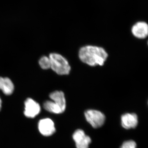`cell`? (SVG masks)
Wrapping results in <instances>:
<instances>
[{"mask_svg": "<svg viewBox=\"0 0 148 148\" xmlns=\"http://www.w3.org/2000/svg\"><path fill=\"white\" fill-rule=\"evenodd\" d=\"M79 57L81 61L88 66H102L108 57V54L103 48L87 45L79 49Z\"/></svg>", "mask_w": 148, "mask_h": 148, "instance_id": "obj_1", "label": "cell"}, {"mask_svg": "<svg viewBox=\"0 0 148 148\" xmlns=\"http://www.w3.org/2000/svg\"><path fill=\"white\" fill-rule=\"evenodd\" d=\"M50 68L59 75H67L70 73L71 67L68 61L62 55L57 53L49 55Z\"/></svg>", "mask_w": 148, "mask_h": 148, "instance_id": "obj_2", "label": "cell"}, {"mask_svg": "<svg viewBox=\"0 0 148 148\" xmlns=\"http://www.w3.org/2000/svg\"><path fill=\"white\" fill-rule=\"evenodd\" d=\"M84 115L86 121L95 128L101 127L106 120L105 115L96 110H88L85 112Z\"/></svg>", "mask_w": 148, "mask_h": 148, "instance_id": "obj_3", "label": "cell"}, {"mask_svg": "<svg viewBox=\"0 0 148 148\" xmlns=\"http://www.w3.org/2000/svg\"><path fill=\"white\" fill-rule=\"evenodd\" d=\"M25 116L29 118H34L40 113V107L39 104L32 98H27L24 103Z\"/></svg>", "mask_w": 148, "mask_h": 148, "instance_id": "obj_4", "label": "cell"}, {"mask_svg": "<svg viewBox=\"0 0 148 148\" xmlns=\"http://www.w3.org/2000/svg\"><path fill=\"white\" fill-rule=\"evenodd\" d=\"M73 139L76 143L77 148H88L91 142L90 137L86 135L83 130L80 129L74 132Z\"/></svg>", "mask_w": 148, "mask_h": 148, "instance_id": "obj_5", "label": "cell"}, {"mask_svg": "<svg viewBox=\"0 0 148 148\" xmlns=\"http://www.w3.org/2000/svg\"><path fill=\"white\" fill-rule=\"evenodd\" d=\"M38 127L40 132L44 136H51L56 131L54 123L50 119H45L40 120Z\"/></svg>", "mask_w": 148, "mask_h": 148, "instance_id": "obj_6", "label": "cell"}, {"mask_svg": "<svg viewBox=\"0 0 148 148\" xmlns=\"http://www.w3.org/2000/svg\"><path fill=\"white\" fill-rule=\"evenodd\" d=\"M132 35L136 38L144 39L148 35V25L145 21H138L133 25L131 29Z\"/></svg>", "mask_w": 148, "mask_h": 148, "instance_id": "obj_7", "label": "cell"}, {"mask_svg": "<svg viewBox=\"0 0 148 148\" xmlns=\"http://www.w3.org/2000/svg\"><path fill=\"white\" fill-rule=\"evenodd\" d=\"M123 127L126 129L135 128L138 124V117L136 114L126 113L123 115L121 118Z\"/></svg>", "mask_w": 148, "mask_h": 148, "instance_id": "obj_8", "label": "cell"}, {"mask_svg": "<svg viewBox=\"0 0 148 148\" xmlns=\"http://www.w3.org/2000/svg\"><path fill=\"white\" fill-rule=\"evenodd\" d=\"M49 97L52 101L60 107L64 112L65 111L66 108V100L64 92L56 90L51 93Z\"/></svg>", "mask_w": 148, "mask_h": 148, "instance_id": "obj_9", "label": "cell"}, {"mask_svg": "<svg viewBox=\"0 0 148 148\" xmlns=\"http://www.w3.org/2000/svg\"><path fill=\"white\" fill-rule=\"evenodd\" d=\"M0 89L5 95H10L13 92L14 86L8 78L0 77Z\"/></svg>", "mask_w": 148, "mask_h": 148, "instance_id": "obj_10", "label": "cell"}, {"mask_svg": "<svg viewBox=\"0 0 148 148\" xmlns=\"http://www.w3.org/2000/svg\"><path fill=\"white\" fill-rule=\"evenodd\" d=\"M44 108L47 111L53 113L59 114L64 112L62 109L52 101H47L44 103Z\"/></svg>", "mask_w": 148, "mask_h": 148, "instance_id": "obj_11", "label": "cell"}, {"mask_svg": "<svg viewBox=\"0 0 148 148\" xmlns=\"http://www.w3.org/2000/svg\"><path fill=\"white\" fill-rule=\"evenodd\" d=\"M40 66L42 69L44 70H47L50 68L51 64L50 59L47 56H42L39 61Z\"/></svg>", "mask_w": 148, "mask_h": 148, "instance_id": "obj_12", "label": "cell"}, {"mask_svg": "<svg viewBox=\"0 0 148 148\" xmlns=\"http://www.w3.org/2000/svg\"><path fill=\"white\" fill-rule=\"evenodd\" d=\"M121 148H136V144L132 140L126 141L123 143Z\"/></svg>", "mask_w": 148, "mask_h": 148, "instance_id": "obj_13", "label": "cell"}, {"mask_svg": "<svg viewBox=\"0 0 148 148\" xmlns=\"http://www.w3.org/2000/svg\"><path fill=\"white\" fill-rule=\"evenodd\" d=\"M2 107V101L1 100V98H0V111H1V109Z\"/></svg>", "mask_w": 148, "mask_h": 148, "instance_id": "obj_14", "label": "cell"}]
</instances>
